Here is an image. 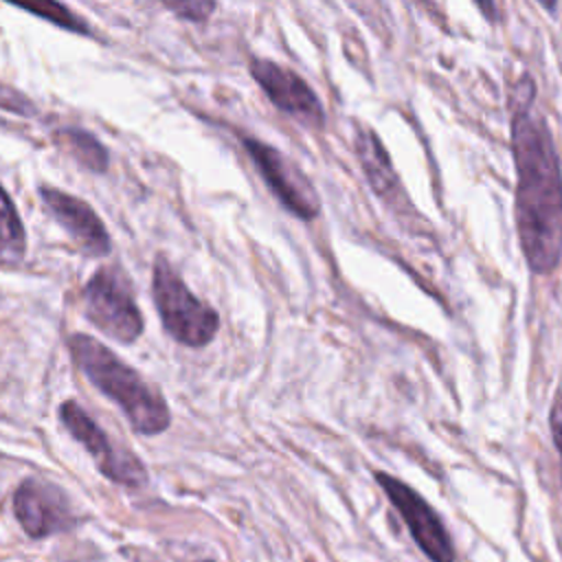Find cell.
<instances>
[{
  "instance_id": "7c38bea8",
  "label": "cell",
  "mask_w": 562,
  "mask_h": 562,
  "mask_svg": "<svg viewBox=\"0 0 562 562\" xmlns=\"http://www.w3.org/2000/svg\"><path fill=\"white\" fill-rule=\"evenodd\" d=\"M26 255L24 224L9 193L0 184V263L18 266Z\"/></svg>"
},
{
  "instance_id": "2e32d148",
  "label": "cell",
  "mask_w": 562,
  "mask_h": 562,
  "mask_svg": "<svg viewBox=\"0 0 562 562\" xmlns=\"http://www.w3.org/2000/svg\"><path fill=\"white\" fill-rule=\"evenodd\" d=\"M549 430H551V439L558 450L560 470H562V389H558L553 395V404L549 411Z\"/></svg>"
},
{
  "instance_id": "8992f818",
  "label": "cell",
  "mask_w": 562,
  "mask_h": 562,
  "mask_svg": "<svg viewBox=\"0 0 562 562\" xmlns=\"http://www.w3.org/2000/svg\"><path fill=\"white\" fill-rule=\"evenodd\" d=\"M375 481L395 507V512L402 516L404 525L408 527L415 544L424 551V555L430 562H454V544L441 516L432 509V505L408 483L393 474L375 472Z\"/></svg>"
},
{
  "instance_id": "e0dca14e",
  "label": "cell",
  "mask_w": 562,
  "mask_h": 562,
  "mask_svg": "<svg viewBox=\"0 0 562 562\" xmlns=\"http://www.w3.org/2000/svg\"><path fill=\"white\" fill-rule=\"evenodd\" d=\"M0 108L18 112V114H31L33 112L31 101L24 94H20L18 90L7 88V86H0Z\"/></svg>"
},
{
  "instance_id": "30bf717a",
  "label": "cell",
  "mask_w": 562,
  "mask_h": 562,
  "mask_svg": "<svg viewBox=\"0 0 562 562\" xmlns=\"http://www.w3.org/2000/svg\"><path fill=\"white\" fill-rule=\"evenodd\" d=\"M42 202L48 206L50 215L64 226V231L72 237L77 248L88 257H105L112 250V239L105 231V224L94 213V209L61 189L40 187Z\"/></svg>"
},
{
  "instance_id": "4fadbf2b",
  "label": "cell",
  "mask_w": 562,
  "mask_h": 562,
  "mask_svg": "<svg viewBox=\"0 0 562 562\" xmlns=\"http://www.w3.org/2000/svg\"><path fill=\"white\" fill-rule=\"evenodd\" d=\"M57 140L64 145V149L88 171L101 173L108 169V149L86 130L77 127H66L55 134Z\"/></svg>"
},
{
  "instance_id": "3957f363",
  "label": "cell",
  "mask_w": 562,
  "mask_h": 562,
  "mask_svg": "<svg viewBox=\"0 0 562 562\" xmlns=\"http://www.w3.org/2000/svg\"><path fill=\"white\" fill-rule=\"evenodd\" d=\"M151 292L162 327L176 342L204 347L215 338L220 327L217 312L189 290L162 255H158L154 263Z\"/></svg>"
},
{
  "instance_id": "277c9868",
  "label": "cell",
  "mask_w": 562,
  "mask_h": 562,
  "mask_svg": "<svg viewBox=\"0 0 562 562\" xmlns=\"http://www.w3.org/2000/svg\"><path fill=\"white\" fill-rule=\"evenodd\" d=\"M81 310L101 334L116 342L130 345L143 331L132 283L119 266H103L90 277L81 292Z\"/></svg>"
},
{
  "instance_id": "7a4b0ae2",
  "label": "cell",
  "mask_w": 562,
  "mask_h": 562,
  "mask_svg": "<svg viewBox=\"0 0 562 562\" xmlns=\"http://www.w3.org/2000/svg\"><path fill=\"white\" fill-rule=\"evenodd\" d=\"M68 349L81 373L121 408L138 435H160L169 428L171 411L165 397L103 342L86 334H72Z\"/></svg>"
},
{
  "instance_id": "ac0fdd59",
  "label": "cell",
  "mask_w": 562,
  "mask_h": 562,
  "mask_svg": "<svg viewBox=\"0 0 562 562\" xmlns=\"http://www.w3.org/2000/svg\"><path fill=\"white\" fill-rule=\"evenodd\" d=\"M206 562H209V560H206Z\"/></svg>"
},
{
  "instance_id": "ba28073f",
  "label": "cell",
  "mask_w": 562,
  "mask_h": 562,
  "mask_svg": "<svg viewBox=\"0 0 562 562\" xmlns=\"http://www.w3.org/2000/svg\"><path fill=\"white\" fill-rule=\"evenodd\" d=\"M250 77L261 86L263 94L281 112L292 116L305 127L321 130L325 125V112L316 92L294 72L277 61L255 57L248 64Z\"/></svg>"
},
{
  "instance_id": "6da1fadb",
  "label": "cell",
  "mask_w": 562,
  "mask_h": 562,
  "mask_svg": "<svg viewBox=\"0 0 562 562\" xmlns=\"http://www.w3.org/2000/svg\"><path fill=\"white\" fill-rule=\"evenodd\" d=\"M533 103V77L522 72L509 94V136L516 167L514 217L529 270L549 274L562 259V167L551 127Z\"/></svg>"
},
{
  "instance_id": "9a60e30c",
  "label": "cell",
  "mask_w": 562,
  "mask_h": 562,
  "mask_svg": "<svg viewBox=\"0 0 562 562\" xmlns=\"http://www.w3.org/2000/svg\"><path fill=\"white\" fill-rule=\"evenodd\" d=\"M215 2H184V4H167L169 11H173L182 20L191 22H204L211 11H215Z\"/></svg>"
},
{
  "instance_id": "8fae6325",
  "label": "cell",
  "mask_w": 562,
  "mask_h": 562,
  "mask_svg": "<svg viewBox=\"0 0 562 562\" xmlns=\"http://www.w3.org/2000/svg\"><path fill=\"white\" fill-rule=\"evenodd\" d=\"M356 154L373 193L382 198L395 213H404V209L413 211L406 191L397 178V171L391 162V156L371 127L356 130Z\"/></svg>"
},
{
  "instance_id": "9c48e42d",
  "label": "cell",
  "mask_w": 562,
  "mask_h": 562,
  "mask_svg": "<svg viewBox=\"0 0 562 562\" xmlns=\"http://www.w3.org/2000/svg\"><path fill=\"white\" fill-rule=\"evenodd\" d=\"M13 514L33 540L68 531L77 522L66 494L42 479H26L18 485L13 494Z\"/></svg>"
},
{
  "instance_id": "5b68a950",
  "label": "cell",
  "mask_w": 562,
  "mask_h": 562,
  "mask_svg": "<svg viewBox=\"0 0 562 562\" xmlns=\"http://www.w3.org/2000/svg\"><path fill=\"white\" fill-rule=\"evenodd\" d=\"M59 419L72 439L94 459L105 479L125 487H143L147 483L149 476L143 461L134 452L112 443L105 430L75 400H66L59 406Z\"/></svg>"
},
{
  "instance_id": "5bb4252c",
  "label": "cell",
  "mask_w": 562,
  "mask_h": 562,
  "mask_svg": "<svg viewBox=\"0 0 562 562\" xmlns=\"http://www.w3.org/2000/svg\"><path fill=\"white\" fill-rule=\"evenodd\" d=\"M13 7L22 9V11H29V13H35L37 18L48 20L55 26H61L70 33L90 35V26L81 20V15H75L66 4H59V2H24V4L13 2Z\"/></svg>"
},
{
  "instance_id": "52a82bcc",
  "label": "cell",
  "mask_w": 562,
  "mask_h": 562,
  "mask_svg": "<svg viewBox=\"0 0 562 562\" xmlns=\"http://www.w3.org/2000/svg\"><path fill=\"white\" fill-rule=\"evenodd\" d=\"M244 149L261 173L268 189L292 215H296L299 220H314L321 213V200L316 189L305 178V173L277 147L266 145L259 138L246 136Z\"/></svg>"
}]
</instances>
